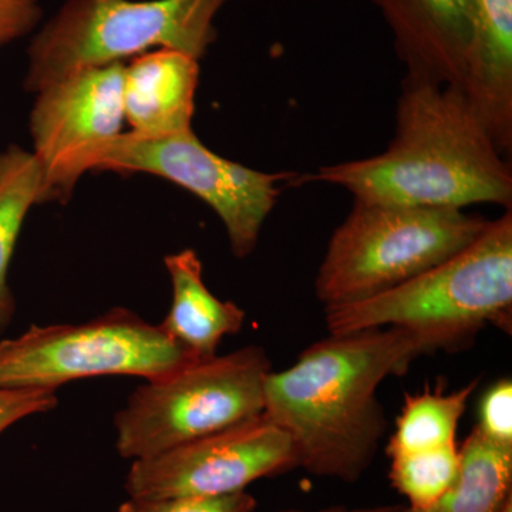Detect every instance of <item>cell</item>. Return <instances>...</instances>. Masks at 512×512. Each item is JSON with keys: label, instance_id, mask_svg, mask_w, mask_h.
<instances>
[{"label": "cell", "instance_id": "14", "mask_svg": "<svg viewBox=\"0 0 512 512\" xmlns=\"http://www.w3.org/2000/svg\"><path fill=\"white\" fill-rule=\"evenodd\" d=\"M164 265L173 298L160 328L195 359L217 356L222 339L244 326V309L237 303L221 301L207 288L200 256L192 249L165 256Z\"/></svg>", "mask_w": 512, "mask_h": 512}, {"label": "cell", "instance_id": "3", "mask_svg": "<svg viewBox=\"0 0 512 512\" xmlns=\"http://www.w3.org/2000/svg\"><path fill=\"white\" fill-rule=\"evenodd\" d=\"M512 212L429 271L363 301L325 309L330 335L402 328L453 349L487 325L511 323Z\"/></svg>", "mask_w": 512, "mask_h": 512}, {"label": "cell", "instance_id": "21", "mask_svg": "<svg viewBox=\"0 0 512 512\" xmlns=\"http://www.w3.org/2000/svg\"><path fill=\"white\" fill-rule=\"evenodd\" d=\"M57 404L56 390L0 387V434L26 417L52 412Z\"/></svg>", "mask_w": 512, "mask_h": 512}, {"label": "cell", "instance_id": "15", "mask_svg": "<svg viewBox=\"0 0 512 512\" xmlns=\"http://www.w3.org/2000/svg\"><path fill=\"white\" fill-rule=\"evenodd\" d=\"M512 503V448L497 446L474 427L460 448V470L437 503L394 512H503Z\"/></svg>", "mask_w": 512, "mask_h": 512}, {"label": "cell", "instance_id": "9", "mask_svg": "<svg viewBox=\"0 0 512 512\" xmlns=\"http://www.w3.org/2000/svg\"><path fill=\"white\" fill-rule=\"evenodd\" d=\"M298 466L295 447L264 413L173 450L131 463V498L214 497L247 490Z\"/></svg>", "mask_w": 512, "mask_h": 512}, {"label": "cell", "instance_id": "12", "mask_svg": "<svg viewBox=\"0 0 512 512\" xmlns=\"http://www.w3.org/2000/svg\"><path fill=\"white\" fill-rule=\"evenodd\" d=\"M200 60L178 50L158 49L124 64V117L130 133L156 137L191 128Z\"/></svg>", "mask_w": 512, "mask_h": 512}, {"label": "cell", "instance_id": "4", "mask_svg": "<svg viewBox=\"0 0 512 512\" xmlns=\"http://www.w3.org/2000/svg\"><path fill=\"white\" fill-rule=\"evenodd\" d=\"M228 0H66L33 37L25 89L37 93L70 74L171 49L201 60L218 37Z\"/></svg>", "mask_w": 512, "mask_h": 512}, {"label": "cell", "instance_id": "10", "mask_svg": "<svg viewBox=\"0 0 512 512\" xmlns=\"http://www.w3.org/2000/svg\"><path fill=\"white\" fill-rule=\"evenodd\" d=\"M124 63L80 70L36 93L29 128L43 204L66 202L99 148L123 130Z\"/></svg>", "mask_w": 512, "mask_h": 512}, {"label": "cell", "instance_id": "20", "mask_svg": "<svg viewBox=\"0 0 512 512\" xmlns=\"http://www.w3.org/2000/svg\"><path fill=\"white\" fill-rule=\"evenodd\" d=\"M476 429L497 446L512 448V382L501 379L484 393Z\"/></svg>", "mask_w": 512, "mask_h": 512}, {"label": "cell", "instance_id": "11", "mask_svg": "<svg viewBox=\"0 0 512 512\" xmlns=\"http://www.w3.org/2000/svg\"><path fill=\"white\" fill-rule=\"evenodd\" d=\"M392 30L407 76L458 87L473 40L474 0H370Z\"/></svg>", "mask_w": 512, "mask_h": 512}, {"label": "cell", "instance_id": "16", "mask_svg": "<svg viewBox=\"0 0 512 512\" xmlns=\"http://www.w3.org/2000/svg\"><path fill=\"white\" fill-rule=\"evenodd\" d=\"M43 204V173L32 151L9 146L0 151V332L16 312L9 266L33 205Z\"/></svg>", "mask_w": 512, "mask_h": 512}, {"label": "cell", "instance_id": "23", "mask_svg": "<svg viewBox=\"0 0 512 512\" xmlns=\"http://www.w3.org/2000/svg\"><path fill=\"white\" fill-rule=\"evenodd\" d=\"M397 505H375V507H345V505H333V507L322 508L318 511H305L296 510V508H289V510H281L276 512H394Z\"/></svg>", "mask_w": 512, "mask_h": 512}, {"label": "cell", "instance_id": "17", "mask_svg": "<svg viewBox=\"0 0 512 512\" xmlns=\"http://www.w3.org/2000/svg\"><path fill=\"white\" fill-rule=\"evenodd\" d=\"M476 387L477 382H471L448 394L441 390L407 394L387 446L389 457L454 446L458 423Z\"/></svg>", "mask_w": 512, "mask_h": 512}, {"label": "cell", "instance_id": "19", "mask_svg": "<svg viewBox=\"0 0 512 512\" xmlns=\"http://www.w3.org/2000/svg\"><path fill=\"white\" fill-rule=\"evenodd\" d=\"M256 500L247 491L214 497L131 498L119 512H254Z\"/></svg>", "mask_w": 512, "mask_h": 512}, {"label": "cell", "instance_id": "24", "mask_svg": "<svg viewBox=\"0 0 512 512\" xmlns=\"http://www.w3.org/2000/svg\"><path fill=\"white\" fill-rule=\"evenodd\" d=\"M396 508H397V507H396ZM394 511H396V510H394Z\"/></svg>", "mask_w": 512, "mask_h": 512}, {"label": "cell", "instance_id": "1", "mask_svg": "<svg viewBox=\"0 0 512 512\" xmlns=\"http://www.w3.org/2000/svg\"><path fill=\"white\" fill-rule=\"evenodd\" d=\"M436 350L433 339L402 328L330 335L303 350L289 369L269 373L264 414L288 434L299 467L356 483L386 431L380 384Z\"/></svg>", "mask_w": 512, "mask_h": 512}, {"label": "cell", "instance_id": "13", "mask_svg": "<svg viewBox=\"0 0 512 512\" xmlns=\"http://www.w3.org/2000/svg\"><path fill=\"white\" fill-rule=\"evenodd\" d=\"M503 156L512 150V0H474L473 40L461 84Z\"/></svg>", "mask_w": 512, "mask_h": 512}, {"label": "cell", "instance_id": "2", "mask_svg": "<svg viewBox=\"0 0 512 512\" xmlns=\"http://www.w3.org/2000/svg\"><path fill=\"white\" fill-rule=\"evenodd\" d=\"M305 180L338 185L355 201L464 210L512 207L510 163L466 94L404 77L392 143L379 156L326 165Z\"/></svg>", "mask_w": 512, "mask_h": 512}, {"label": "cell", "instance_id": "8", "mask_svg": "<svg viewBox=\"0 0 512 512\" xmlns=\"http://www.w3.org/2000/svg\"><path fill=\"white\" fill-rule=\"evenodd\" d=\"M89 170L146 173L180 185L220 217L237 258L255 251L282 184L299 183L291 171L262 173L218 156L192 128L156 137L121 133L97 150Z\"/></svg>", "mask_w": 512, "mask_h": 512}, {"label": "cell", "instance_id": "22", "mask_svg": "<svg viewBox=\"0 0 512 512\" xmlns=\"http://www.w3.org/2000/svg\"><path fill=\"white\" fill-rule=\"evenodd\" d=\"M42 13L40 0H0V47L32 33Z\"/></svg>", "mask_w": 512, "mask_h": 512}, {"label": "cell", "instance_id": "5", "mask_svg": "<svg viewBox=\"0 0 512 512\" xmlns=\"http://www.w3.org/2000/svg\"><path fill=\"white\" fill-rule=\"evenodd\" d=\"M488 222L464 210L355 201L330 237L316 298L328 309L389 291L468 247Z\"/></svg>", "mask_w": 512, "mask_h": 512}, {"label": "cell", "instance_id": "7", "mask_svg": "<svg viewBox=\"0 0 512 512\" xmlns=\"http://www.w3.org/2000/svg\"><path fill=\"white\" fill-rule=\"evenodd\" d=\"M194 356L126 308L70 325L30 326L18 338L0 342V387L56 390L100 376L157 379Z\"/></svg>", "mask_w": 512, "mask_h": 512}, {"label": "cell", "instance_id": "18", "mask_svg": "<svg viewBox=\"0 0 512 512\" xmlns=\"http://www.w3.org/2000/svg\"><path fill=\"white\" fill-rule=\"evenodd\" d=\"M458 470L460 448L454 444L390 457L389 478L394 490L406 498V507L424 510L450 490Z\"/></svg>", "mask_w": 512, "mask_h": 512}, {"label": "cell", "instance_id": "6", "mask_svg": "<svg viewBox=\"0 0 512 512\" xmlns=\"http://www.w3.org/2000/svg\"><path fill=\"white\" fill-rule=\"evenodd\" d=\"M265 350L247 346L146 380L114 417L116 450L144 460L264 413Z\"/></svg>", "mask_w": 512, "mask_h": 512}]
</instances>
